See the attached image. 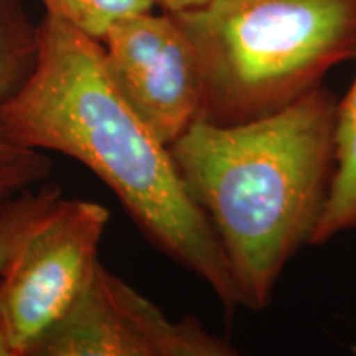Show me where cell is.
I'll list each match as a JSON object with an SVG mask.
<instances>
[{"instance_id":"9","label":"cell","mask_w":356,"mask_h":356,"mask_svg":"<svg viewBox=\"0 0 356 356\" xmlns=\"http://www.w3.org/2000/svg\"><path fill=\"white\" fill-rule=\"evenodd\" d=\"M48 15L101 40L114 22L152 10L155 0H42Z\"/></svg>"},{"instance_id":"4","label":"cell","mask_w":356,"mask_h":356,"mask_svg":"<svg viewBox=\"0 0 356 356\" xmlns=\"http://www.w3.org/2000/svg\"><path fill=\"white\" fill-rule=\"evenodd\" d=\"M109 211L61 197L26 233L0 275V305L17 356L68 312L97 261Z\"/></svg>"},{"instance_id":"10","label":"cell","mask_w":356,"mask_h":356,"mask_svg":"<svg viewBox=\"0 0 356 356\" xmlns=\"http://www.w3.org/2000/svg\"><path fill=\"white\" fill-rule=\"evenodd\" d=\"M61 197L60 186L44 181L0 207V275L26 233Z\"/></svg>"},{"instance_id":"7","label":"cell","mask_w":356,"mask_h":356,"mask_svg":"<svg viewBox=\"0 0 356 356\" xmlns=\"http://www.w3.org/2000/svg\"><path fill=\"white\" fill-rule=\"evenodd\" d=\"M37 60V26L22 0H0V109L17 92ZM53 170L47 152L17 144L0 118V207L44 184Z\"/></svg>"},{"instance_id":"3","label":"cell","mask_w":356,"mask_h":356,"mask_svg":"<svg viewBox=\"0 0 356 356\" xmlns=\"http://www.w3.org/2000/svg\"><path fill=\"white\" fill-rule=\"evenodd\" d=\"M170 15L202 60L200 121L216 126L279 113L356 58V0H218Z\"/></svg>"},{"instance_id":"12","label":"cell","mask_w":356,"mask_h":356,"mask_svg":"<svg viewBox=\"0 0 356 356\" xmlns=\"http://www.w3.org/2000/svg\"><path fill=\"white\" fill-rule=\"evenodd\" d=\"M0 356H17L15 350H13L12 346L10 335H8V328L2 305H0Z\"/></svg>"},{"instance_id":"5","label":"cell","mask_w":356,"mask_h":356,"mask_svg":"<svg viewBox=\"0 0 356 356\" xmlns=\"http://www.w3.org/2000/svg\"><path fill=\"white\" fill-rule=\"evenodd\" d=\"M198 318L170 320L97 259L73 305L29 356H234Z\"/></svg>"},{"instance_id":"6","label":"cell","mask_w":356,"mask_h":356,"mask_svg":"<svg viewBox=\"0 0 356 356\" xmlns=\"http://www.w3.org/2000/svg\"><path fill=\"white\" fill-rule=\"evenodd\" d=\"M102 63L134 114L170 145L200 119L204 74L200 55L170 13H136L101 40Z\"/></svg>"},{"instance_id":"11","label":"cell","mask_w":356,"mask_h":356,"mask_svg":"<svg viewBox=\"0 0 356 356\" xmlns=\"http://www.w3.org/2000/svg\"><path fill=\"white\" fill-rule=\"evenodd\" d=\"M218 0H155V3L165 13H180L210 6Z\"/></svg>"},{"instance_id":"1","label":"cell","mask_w":356,"mask_h":356,"mask_svg":"<svg viewBox=\"0 0 356 356\" xmlns=\"http://www.w3.org/2000/svg\"><path fill=\"white\" fill-rule=\"evenodd\" d=\"M0 118L17 144L81 162L113 190L142 234L213 289L226 314L241 305L210 220L170 149L111 84L99 40L53 15L37 25V60Z\"/></svg>"},{"instance_id":"2","label":"cell","mask_w":356,"mask_h":356,"mask_svg":"<svg viewBox=\"0 0 356 356\" xmlns=\"http://www.w3.org/2000/svg\"><path fill=\"white\" fill-rule=\"evenodd\" d=\"M337 108L320 84L254 121L198 119L168 145L225 249L241 307L264 310L287 262L312 244L335 173Z\"/></svg>"},{"instance_id":"8","label":"cell","mask_w":356,"mask_h":356,"mask_svg":"<svg viewBox=\"0 0 356 356\" xmlns=\"http://www.w3.org/2000/svg\"><path fill=\"white\" fill-rule=\"evenodd\" d=\"M353 228H356V76L345 99L338 101L335 173L312 244H323Z\"/></svg>"}]
</instances>
